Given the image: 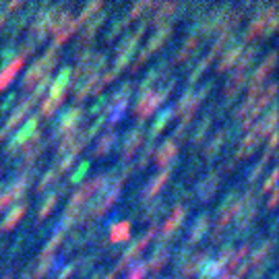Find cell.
I'll use <instances>...</instances> for the list:
<instances>
[{
    "label": "cell",
    "mask_w": 279,
    "mask_h": 279,
    "mask_svg": "<svg viewBox=\"0 0 279 279\" xmlns=\"http://www.w3.org/2000/svg\"><path fill=\"white\" fill-rule=\"evenodd\" d=\"M56 60H58V56H56V46H52V48H48V52L41 56L39 60L33 62V66L29 68V71L25 73V77H23V87L27 89V87L35 85L39 79H44V77L50 73V68L56 64Z\"/></svg>",
    "instance_id": "1"
},
{
    "label": "cell",
    "mask_w": 279,
    "mask_h": 279,
    "mask_svg": "<svg viewBox=\"0 0 279 279\" xmlns=\"http://www.w3.org/2000/svg\"><path fill=\"white\" fill-rule=\"evenodd\" d=\"M81 120H83V110H81V108L66 110L64 114H62V118H60V122H58V127H56V131H54V135H56V137H62V135H66V133L77 131V127H79Z\"/></svg>",
    "instance_id": "2"
},
{
    "label": "cell",
    "mask_w": 279,
    "mask_h": 279,
    "mask_svg": "<svg viewBox=\"0 0 279 279\" xmlns=\"http://www.w3.org/2000/svg\"><path fill=\"white\" fill-rule=\"evenodd\" d=\"M155 232H157V226H151L149 230H147V234H143L141 236V238H139L129 250H127V253H124V257L118 261V267H116V271H120V269H124V267H127V265H129V261L131 259H135L139 253H141V250L147 246V242L153 238V236H155Z\"/></svg>",
    "instance_id": "3"
},
{
    "label": "cell",
    "mask_w": 279,
    "mask_h": 279,
    "mask_svg": "<svg viewBox=\"0 0 279 279\" xmlns=\"http://www.w3.org/2000/svg\"><path fill=\"white\" fill-rule=\"evenodd\" d=\"M163 102V97L159 93H143L141 97H139V102L135 106V112L139 118H145V116H151L153 112H155V108Z\"/></svg>",
    "instance_id": "4"
},
{
    "label": "cell",
    "mask_w": 279,
    "mask_h": 279,
    "mask_svg": "<svg viewBox=\"0 0 279 279\" xmlns=\"http://www.w3.org/2000/svg\"><path fill=\"white\" fill-rule=\"evenodd\" d=\"M143 143V129H133L127 133V137H124V143H122V155L124 159H129L133 155V151Z\"/></svg>",
    "instance_id": "5"
},
{
    "label": "cell",
    "mask_w": 279,
    "mask_h": 279,
    "mask_svg": "<svg viewBox=\"0 0 279 279\" xmlns=\"http://www.w3.org/2000/svg\"><path fill=\"white\" fill-rule=\"evenodd\" d=\"M167 257H170V248H167L163 242H159V246L153 250V255L143 265H145V269H161L163 263L167 261Z\"/></svg>",
    "instance_id": "6"
},
{
    "label": "cell",
    "mask_w": 279,
    "mask_h": 279,
    "mask_svg": "<svg viewBox=\"0 0 279 279\" xmlns=\"http://www.w3.org/2000/svg\"><path fill=\"white\" fill-rule=\"evenodd\" d=\"M23 62H25V56L19 54V56H15V58H12L10 64H6V68H4L2 73H0V89H4L8 83L15 79V75L19 73V68L23 66Z\"/></svg>",
    "instance_id": "7"
},
{
    "label": "cell",
    "mask_w": 279,
    "mask_h": 279,
    "mask_svg": "<svg viewBox=\"0 0 279 279\" xmlns=\"http://www.w3.org/2000/svg\"><path fill=\"white\" fill-rule=\"evenodd\" d=\"M184 213H186V209H184V207H176V209H174L172 217L163 223V232L159 234V236H161V240H167V238H170V236L174 234V230L180 226V223H182Z\"/></svg>",
    "instance_id": "8"
},
{
    "label": "cell",
    "mask_w": 279,
    "mask_h": 279,
    "mask_svg": "<svg viewBox=\"0 0 279 279\" xmlns=\"http://www.w3.org/2000/svg\"><path fill=\"white\" fill-rule=\"evenodd\" d=\"M170 174H172V165H165V170H163V172H159L155 178L151 180V184H149V186L143 190V197H145V199L155 197V194L161 190V186L165 184V180L170 178Z\"/></svg>",
    "instance_id": "9"
},
{
    "label": "cell",
    "mask_w": 279,
    "mask_h": 279,
    "mask_svg": "<svg viewBox=\"0 0 279 279\" xmlns=\"http://www.w3.org/2000/svg\"><path fill=\"white\" fill-rule=\"evenodd\" d=\"M31 102H29V97H27V100L25 102H21V106L15 110V112H12V114H10V118L6 120V124H4V129L2 131H0V133H2V135H6V131H10L12 127H15V124H19L21 120H23V116L27 114V112H29L31 110Z\"/></svg>",
    "instance_id": "10"
},
{
    "label": "cell",
    "mask_w": 279,
    "mask_h": 279,
    "mask_svg": "<svg viewBox=\"0 0 279 279\" xmlns=\"http://www.w3.org/2000/svg\"><path fill=\"white\" fill-rule=\"evenodd\" d=\"M217 184H219V172H211L209 174L203 182L199 184V188H197V192L201 194V199L203 201H207L211 194L215 192V188H217Z\"/></svg>",
    "instance_id": "11"
},
{
    "label": "cell",
    "mask_w": 279,
    "mask_h": 279,
    "mask_svg": "<svg viewBox=\"0 0 279 279\" xmlns=\"http://www.w3.org/2000/svg\"><path fill=\"white\" fill-rule=\"evenodd\" d=\"M176 151H178L176 141H174V139H167V141H163V145L157 149V153H155V161H157L159 165H165L167 161H170V159L176 155Z\"/></svg>",
    "instance_id": "12"
},
{
    "label": "cell",
    "mask_w": 279,
    "mask_h": 279,
    "mask_svg": "<svg viewBox=\"0 0 279 279\" xmlns=\"http://www.w3.org/2000/svg\"><path fill=\"white\" fill-rule=\"evenodd\" d=\"M25 209H27L25 203H21V205H17V207H12L10 211L6 213V217H4L2 221H0V232H8V230L21 219V215L25 213Z\"/></svg>",
    "instance_id": "13"
},
{
    "label": "cell",
    "mask_w": 279,
    "mask_h": 279,
    "mask_svg": "<svg viewBox=\"0 0 279 279\" xmlns=\"http://www.w3.org/2000/svg\"><path fill=\"white\" fill-rule=\"evenodd\" d=\"M205 259H207V253H205V250H203V253L192 255V259H190L188 263L182 265V275H184V277H192L194 273L201 269V263H205Z\"/></svg>",
    "instance_id": "14"
},
{
    "label": "cell",
    "mask_w": 279,
    "mask_h": 279,
    "mask_svg": "<svg viewBox=\"0 0 279 279\" xmlns=\"http://www.w3.org/2000/svg\"><path fill=\"white\" fill-rule=\"evenodd\" d=\"M261 135H257L255 131L253 133H246V139L242 141V145H240V149H238V157H244V155H248V153H253V149H257V145L261 143Z\"/></svg>",
    "instance_id": "15"
},
{
    "label": "cell",
    "mask_w": 279,
    "mask_h": 279,
    "mask_svg": "<svg viewBox=\"0 0 279 279\" xmlns=\"http://www.w3.org/2000/svg\"><path fill=\"white\" fill-rule=\"evenodd\" d=\"M112 242H124L131 238V221H120L118 226L112 228V234H110Z\"/></svg>",
    "instance_id": "16"
},
{
    "label": "cell",
    "mask_w": 279,
    "mask_h": 279,
    "mask_svg": "<svg viewBox=\"0 0 279 279\" xmlns=\"http://www.w3.org/2000/svg\"><path fill=\"white\" fill-rule=\"evenodd\" d=\"M240 54H242V44H234L232 48H228V50H226V54H223V58L219 60V66H217V68H219V71H223V68L232 66Z\"/></svg>",
    "instance_id": "17"
},
{
    "label": "cell",
    "mask_w": 279,
    "mask_h": 279,
    "mask_svg": "<svg viewBox=\"0 0 279 279\" xmlns=\"http://www.w3.org/2000/svg\"><path fill=\"white\" fill-rule=\"evenodd\" d=\"M207 228H209V213H203L199 219H197V223L192 226V230H190V238H188V242L192 244V242H197L201 236L207 232Z\"/></svg>",
    "instance_id": "18"
},
{
    "label": "cell",
    "mask_w": 279,
    "mask_h": 279,
    "mask_svg": "<svg viewBox=\"0 0 279 279\" xmlns=\"http://www.w3.org/2000/svg\"><path fill=\"white\" fill-rule=\"evenodd\" d=\"M174 112H176L174 108H165V110L161 112V114L157 116V120L153 122V127H151V139H153V137H157V135L161 133V129H163L165 124L170 122V118L174 116Z\"/></svg>",
    "instance_id": "19"
},
{
    "label": "cell",
    "mask_w": 279,
    "mask_h": 279,
    "mask_svg": "<svg viewBox=\"0 0 279 279\" xmlns=\"http://www.w3.org/2000/svg\"><path fill=\"white\" fill-rule=\"evenodd\" d=\"M170 31H172V25H163V27H159V29H157V33L155 35H153L149 41H147V52H153V50H157V46L161 44V41L167 37V35H170Z\"/></svg>",
    "instance_id": "20"
},
{
    "label": "cell",
    "mask_w": 279,
    "mask_h": 279,
    "mask_svg": "<svg viewBox=\"0 0 279 279\" xmlns=\"http://www.w3.org/2000/svg\"><path fill=\"white\" fill-rule=\"evenodd\" d=\"M62 190H64V188L60 186L56 192H50V194H48V199L44 201V205H41V207H39V211H37V217H39V219H44V217L52 211V209H54V205H56V201H58V197H60V192H62Z\"/></svg>",
    "instance_id": "21"
},
{
    "label": "cell",
    "mask_w": 279,
    "mask_h": 279,
    "mask_svg": "<svg viewBox=\"0 0 279 279\" xmlns=\"http://www.w3.org/2000/svg\"><path fill=\"white\" fill-rule=\"evenodd\" d=\"M116 143V133H106L100 141H97V147L93 149V153L95 155H104V153Z\"/></svg>",
    "instance_id": "22"
},
{
    "label": "cell",
    "mask_w": 279,
    "mask_h": 279,
    "mask_svg": "<svg viewBox=\"0 0 279 279\" xmlns=\"http://www.w3.org/2000/svg\"><path fill=\"white\" fill-rule=\"evenodd\" d=\"M104 19H106V15H104V12H102V15H97L87 27H85V29H83V35H81V41H87L95 31H97V27H100L102 23H104Z\"/></svg>",
    "instance_id": "23"
},
{
    "label": "cell",
    "mask_w": 279,
    "mask_h": 279,
    "mask_svg": "<svg viewBox=\"0 0 279 279\" xmlns=\"http://www.w3.org/2000/svg\"><path fill=\"white\" fill-rule=\"evenodd\" d=\"M199 44V39H197V35H190L186 41H184V44H182V48H180L178 52H176V60H184L186 58V56L190 54V50L194 48V46H197Z\"/></svg>",
    "instance_id": "24"
},
{
    "label": "cell",
    "mask_w": 279,
    "mask_h": 279,
    "mask_svg": "<svg viewBox=\"0 0 279 279\" xmlns=\"http://www.w3.org/2000/svg\"><path fill=\"white\" fill-rule=\"evenodd\" d=\"M52 263H54L52 255L50 257H39V265H37V269L33 271V279H41V277H44L48 273V269L52 267Z\"/></svg>",
    "instance_id": "25"
},
{
    "label": "cell",
    "mask_w": 279,
    "mask_h": 279,
    "mask_svg": "<svg viewBox=\"0 0 279 279\" xmlns=\"http://www.w3.org/2000/svg\"><path fill=\"white\" fill-rule=\"evenodd\" d=\"M64 236H66V232H62V230L56 232V234H54V238L46 244V248H44V250H41V257H50V255H52V250H54L56 246H58V244L64 240Z\"/></svg>",
    "instance_id": "26"
},
{
    "label": "cell",
    "mask_w": 279,
    "mask_h": 279,
    "mask_svg": "<svg viewBox=\"0 0 279 279\" xmlns=\"http://www.w3.org/2000/svg\"><path fill=\"white\" fill-rule=\"evenodd\" d=\"M271 246H273V242L271 240H267V242H263V246L257 250V253L253 255V257H250V261L246 263L248 265V267H250V265H259V261L261 259H265V257H267V253H269V250H271Z\"/></svg>",
    "instance_id": "27"
},
{
    "label": "cell",
    "mask_w": 279,
    "mask_h": 279,
    "mask_svg": "<svg viewBox=\"0 0 279 279\" xmlns=\"http://www.w3.org/2000/svg\"><path fill=\"white\" fill-rule=\"evenodd\" d=\"M223 139H226V131H219V133L213 137V141L207 145V149H205L207 155H213V153H217V149H219L221 143H223Z\"/></svg>",
    "instance_id": "28"
},
{
    "label": "cell",
    "mask_w": 279,
    "mask_h": 279,
    "mask_svg": "<svg viewBox=\"0 0 279 279\" xmlns=\"http://www.w3.org/2000/svg\"><path fill=\"white\" fill-rule=\"evenodd\" d=\"M60 174H58V170H56V167H50V170L41 176V180H39V184H37V190H44L48 184H52L56 178H58Z\"/></svg>",
    "instance_id": "29"
},
{
    "label": "cell",
    "mask_w": 279,
    "mask_h": 279,
    "mask_svg": "<svg viewBox=\"0 0 279 279\" xmlns=\"http://www.w3.org/2000/svg\"><path fill=\"white\" fill-rule=\"evenodd\" d=\"M209 124H211V116L207 114V116L201 120V124H199V127L194 129V133H192V141H194V143H197V141H201V139L205 137V131L209 129Z\"/></svg>",
    "instance_id": "30"
},
{
    "label": "cell",
    "mask_w": 279,
    "mask_h": 279,
    "mask_svg": "<svg viewBox=\"0 0 279 279\" xmlns=\"http://www.w3.org/2000/svg\"><path fill=\"white\" fill-rule=\"evenodd\" d=\"M255 54H257V46H253V48H248V52L240 58V62H238V73H244L246 68H248V64H250V60L255 58Z\"/></svg>",
    "instance_id": "31"
},
{
    "label": "cell",
    "mask_w": 279,
    "mask_h": 279,
    "mask_svg": "<svg viewBox=\"0 0 279 279\" xmlns=\"http://www.w3.org/2000/svg\"><path fill=\"white\" fill-rule=\"evenodd\" d=\"M102 8V0H97V2H89L85 8H83V12H81V17H77L79 19V23H83V21H85L89 15H91V12H95V10H100Z\"/></svg>",
    "instance_id": "32"
},
{
    "label": "cell",
    "mask_w": 279,
    "mask_h": 279,
    "mask_svg": "<svg viewBox=\"0 0 279 279\" xmlns=\"http://www.w3.org/2000/svg\"><path fill=\"white\" fill-rule=\"evenodd\" d=\"M151 141H153V139H149L147 147L141 151V157H139V161H137V165H139V167H143V165L149 161V157H151V153H153V143H151Z\"/></svg>",
    "instance_id": "33"
},
{
    "label": "cell",
    "mask_w": 279,
    "mask_h": 279,
    "mask_svg": "<svg viewBox=\"0 0 279 279\" xmlns=\"http://www.w3.org/2000/svg\"><path fill=\"white\" fill-rule=\"evenodd\" d=\"M145 271H147V269H145V265H143V263H137V265H133V267H131L129 279H141Z\"/></svg>",
    "instance_id": "34"
},
{
    "label": "cell",
    "mask_w": 279,
    "mask_h": 279,
    "mask_svg": "<svg viewBox=\"0 0 279 279\" xmlns=\"http://www.w3.org/2000/svg\"><path fill=\"white\" fill-rule=\"evenodd\" d=\"M176 8V4H163V6H159V10L155 12V19H153V21H155V23H159L161 19H165V15H167V12H172Z\"/></svg>",
    "instance_id": "35"
},
{
    "label": "cell",
    "mask_w": 279,
    "mask_h": 279,
    "mask_svg": "<svg viewBox=\"0 0 279 279\" xmlns=\"http://www.w3.org/2000/svg\"><path fill=\"white\" fill-rule=\"evenodd\" d=\"M127 23H129L127 19H120V21H116L114 25L110 27V35H108V39H112V37H114V35H118V33H120L122 29H124V25H127Z\"/></svg>",
    "instance_id": "36"
},
{
    "label": "cell",
    "mask_w": 279,
    "mask_h": 279,
    "mask_svg": "<svg viewBox=\"0 0 279 279\" xmlns=\"http://www.w3.org/2000/svg\"><path fill=\"white\" fill-rule=\"evenodd\" d=\"M106 104H108V97L106 95H100V97H97V102L93 104V108H91V114H97V112H100Z\"/></svg>",
    "instance_id": "37"
},
{
    "label": "cell",
    "mask_w": 279,
    "mask_h": 279,
    "mask_svg": "<svg viewBox=\"0 0 279 279\" xmlns=\"http://www.w3.org/2000/svg\"><path fill=\"white\" fill-rule=\"evenodd\" d=\"M87 167H89V163H87V161H83V163L77 167V172L73 174V182H79V180H81V176L87 172Z\"/></svg>",
    "instance_id": "38"
},
{
    "label": "cell",
    "mask_w": 279,
    "mask_h": 279,
    "mask_svg": "<svg viewBox=\"0 0 279 279\" xmlns=\"http://www.w3.org/2000/svg\"><path fill=\"white\" fill-rule=\"evenodd\" d=\"M10 203V197H8V192H6V188H0V211L6 207Z\"/></svg>",
    "instance_id": "39"
},
{
    "label": "cell",
    "mask_w": 279,
    "mask_h": 279,
    "mask_svg": "<svg viewBox=\"0 0 279 279\" xmlns=\"http://www.w3.org/2000/svg\"><path fill=\"white\" fill-rule=\"evenodd\" d=\"M159 211H163V203H161V201H157L155 205H153V207L149 209V211H147V217H155Z\"/></svg>",
    "instance_id": "40"
},
{
    "label": "cell",
    "mask_w": 279,
    "mask_h": 279,
    "mask_svg": "<svg viewBox=\"0 0 279 279\" xmlns=\"http://www.w3.org/2000/svg\"><path fill=\"white\" fill-rule=\"evenodd\" d=\"M275 178H277V170H273V172H271V176L267 178V182L263 184V192H265V190H269V188L275 184Z\"/></svg>",
    "instance_id": "41"
},
{
    "label": "cell",
    "mask_w": 279,
    "mask_h": 279,
    "mask_svg": "<svg viewBox=\"0 0 279 279\" xmlns=\"http://www.w3.org/2000/svg\"><path fill=\"white\" fill-rule=\"evenodd\" d=\"M73 271H75V263H73V265H66V269H64V271H60V275L56 277V279H68V275H71Z\"/></svg>",
    "instance_id": "42"
},
{
    "label": "cell",
    "mask_w": 279,
    "mask_h": 279,
    "mask_svg": "<svg viewBox=\"0 0 279 279\" xmlns=\"http://www.w3.org/2000/svg\"><path fill=\"white\" fill-rule=\"evenodd\" d=\"M4 21H6V10H2V12H0V27L4 25Z\"/></svg>",
    "instance_id": "43"
},
{
    "label": "cell",
    "mask_w": 279,
    "mask_h": 279,
    "mask_svg": "<svg viewBox=\"0 0 279 279\" xmlns=\"http://www.w3.org/2000/svg\"><path fill=\"white\" fill-rule=\"evenodd\" d=\"M275 203H277V190L273 192V197H271V201H269V207H275Z\"/></svg>",
    "instance_id": "44"
},
{
    "label": "cell",
    "mask_w": 279,
    "mask_h": 279,
    "mask_svg": "<svg viewBox=\"0 0 279 279\" xmlns=\"http://www.w3.org/2000/svg\"><path fill=\"white\" fill-rule=\"evenodd\" d=\"M23 279H29V273H25V275H23Z\"/></svg>",
    "instance_id": "45"
},
{
    "label": "cell",
    "mask_w": 279,
    "mask_h": 279,
    "mask_svg": "<svg viewBox=\"0 0 279 279\" xmlns=\"http://www.w3.org/2000/svg\"><path fill=\"white\" fill-rule=\"evenodd\" d=\"M2 279H10V277H8V275H6V277H2Z\"/></svg>",
    "instance_id": "46"
},
{
    "label": "cell",
    "mask_w": 279,
    "mask_h": 279,
    "mask_svg": "<svg viewBox=\"0 0 279 279\" xmlns=\"http://www.w3.org/2000/svg\"><path fill=\"white\" fill-rule=\"evenodd\" d=\"M2 137H4V135H2V133H0V139H2Z\"/></svg>",
    "instance_id": "47"
}]
</instances>
